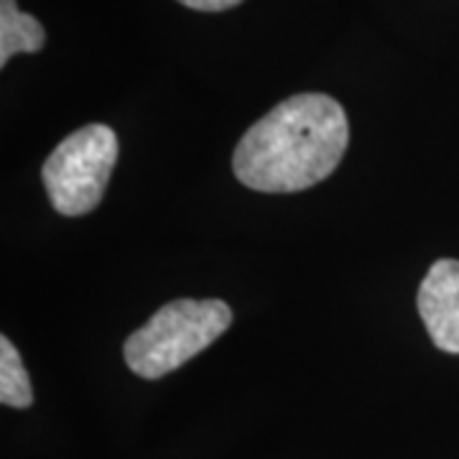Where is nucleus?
Returning a JSON list of instances; mask_svg holds the SVG:
<instances>
[{
    "instance_id": "obj_1",
    "label": "nucleus",
    "mask_w": 459,
    "mask_h": 459,
    "mask_svg": "<svg viewBox=\"0 0 459 459\" xmlns=\"http://www.w3.org/2000/svg\"><path fill=\"white\" fill-rule=\"evenodd\" d=\"M347 141L342 105L322 92H301L247 128L232 153V171L255 192H304L340 166Z\"/></svg>"
},
{
    "instance_id": "obj_2",
    "label": "nucleus",
    "mask_w": 459,
    "mask_h": 459,
    "mask_svg": "<svg viewBox=\"0 0 459 459\" xmlns=\"http://www.w3.org/2000/svg\"><path fill=\"white\" fill-rule=\"evenodd\" d=\"M232 325L222 299H177L164 304L126 340V362L135 376L159 380L179 370Z\"/></svg>"
},
{
    "instance_id": "obj_3",
    "label": "nucleus",
    "mask_w": 459,
    "mask_h": 459,
    "mask_svg": "<svg viewBox=\"0 0 459 459\" xmlns=\"http://www.w3.org/2000/svg\"><path fill=\"white\" fill-rule=\"evenodd\" d=\"M117 161V138L110 126L92 123L66 135L41 169L54 210L82 217L102 202Z\"/></svg>"
},
{
    "instance_id": "obj_4",
    "label": "nucleus",
    "mask_w": 459,
    "mask_h": 459,
    "mask_svg": "<svg viewBox=\"0 0 459 459\" xmlns=\"http://www.w3.org/2000/svg\"><path fill=\"white\" fill-rule=\"evenodd\" d=\"M419 314L431 342L444 352L459 355V261H437L421 281Z\"/></svg>"
},
{
    "instance_id": "obj_5",
    "label": "nucleus",
    "mask_w": 459,
    "mask_h": 459,
    "mask_svg": "<svg viewBox=\"0 0 459 459\" xmlns=\"http://www.w3.org/2000/svg\"><path fill=\"white\" fill-rule=\"evenodd\" d=\"M47 31L29 13L18 8L16 0H0V66L11 62L21 51L33 54L44 47Z\"/></svg>"
},
{
    "instance_id": "obj_6",
    "label": "nucleus",
    "mask_w": 459,
    "mask_h": 459,
    "mask_svg": "<svg viewBox=\"0 0 459 459\" xmlns=\"http://www.w3.org/2000/svg\"><path fill=\"white\" fill-rule=\"evenodd\" d=\"M0 403L11 409H29L33 403L31 377L23 368L16 344L0 337Z\"/></svg>"
},
{
    "instance_id": "obj_7",
    "label": "nucleus",
    "mask_w": 459,
    "mask_h": 459,
    "mask_svg": "<svg viewBox=\"0 0 459 459\" xmlns=\"http://www.w3.org/2000/svg\"><path fill=\"white\" fill-rule=\"evenodd\" d=\"M186 8H195V11H204V13H217V11H228L240 5L243 0H177Z\"/></svg>"
}]
</instances>
